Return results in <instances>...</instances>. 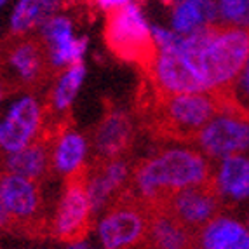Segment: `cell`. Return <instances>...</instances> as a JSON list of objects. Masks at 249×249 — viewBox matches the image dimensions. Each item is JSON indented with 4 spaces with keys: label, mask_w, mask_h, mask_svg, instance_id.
Returning a JSON list of instances; mask_svg holds the SVG:
<instances>
[{
    "label": "cell",
    "mask_w": 249,
    "mask_h": 249,
    "mask_svg": "<svg viewBox=\"0 0 249 249\" xmlns=\"http://www.w3.org/2000/svg\"><path fill=\"white\" fill-rule=\"evenodd\" d=\"M134 110L146 133L162 142L194 143L202 127L221 113L214 91L166 94L145 79L134 100Z\"/></svg>",
    "instance_id": "obj_1"
},
{
    "label": "cell",
    "mask_w": 249,
    "mask_h": 249,
    "mask_svg": "<svg viewBox=\"0 0 249 249\" xmlns=\"http://www.w3.org/2000/svg\"><path fill=\"white\" fill-rule=\"evenodd\" d=\"M176 47L209 91L229 89L235 84L249 59V26L206 25L178 35Z\"/></svg>",
    "instance_id": "obj_2"
},
{
    "label": "cell",
    "mask_w": 249,
    "mask_h": 249,
    "mask_svg": "<svg viewBox=\"0 0 249 249\" xmlns=\"http://www.w3.org/2000/svg\"><path fill=\"white\" fill-rule=\"evenodd\" d=\"M214 179L211 164L192 148H167L138 160L127 187L146 208H160L167 197L181 188Z\"/></svg>",
    "instance_id": "obj_3"
},
{
    "label": "cell",
    "mask_w": 249,
    "mask_h": 249,
    "mask_svg": "<svg viewBox=\"0 0 249 249\" xmlns=\"http://www.w3.org/2000/svg\"><path fill=\"white\" fill-rule=\"evenodd\" d=\"M105 42L119 59L136 65L145 79L154 75L159 46L142 9L136 4L131 2L124 7L108 11Z\"/></svg>",
    "instance_id": "obj_4"
},
{
    "label": "cell",
    "mask_w": 249,
    "mask_h": 249,
    "mask_svg": "<svg viewBox=\"0 0 249 249\" xmlns=\"http://www.w3.org/2000/svg\"><path fill=\"white\" fill-rule=\"evenodd\" d=\"M0 188L11 218V232L32 239L53 235V221L44 211L37 181L13 173H0Z\"/></svg>",
    "instance_id": "obj_5"
},
{
    "label": "cell",
    "mask_w": 249,
    "mask_h": 249,
    "mask_svg": "<svg viewBox=\"0 0 249 249\" xmlns=\"http://www.w3.org/2000/svg\"><path fill=\"white\" fill-rule=\"evenodd\" d=\"M148 209L125 185L108 206L100 223V239L105 249H138L146 244Z\"/></svg>",
    "instance_id": "obj_6"
},
{
    "label": "cell",
    "mask_w": 249,
    "mask_h": 249,
    "mask_svg": "<svg viewBox=\"0 0 249 249\" xmlns=\"http://www.w3.org/2000/svg\"><path fill=\"white\" fill-rule=\"evenodd\" d=\"M89 169L80 164L67 175L56 218L53 220V235L68 244L86 239L92 223V204L89 194Z\"/></svg>",
    "instance_id": "obj_7"
},
{
    "label": "cell",
    "mask_w": 249,
    "mask_h": 249,
    "mask_svg": "<svg viewBox=\"0 0 249 249\" xmlns=\"http://www.w3.org/2000/svg\"><path fill=\"white\" fill-rule=\"evenodd\" d=\"M220 190L216 185V178L197 187L181 188L167 197L162 209H166L173 218L187 227L190 232L199 233L204 225L216 218L220 209ZM152 209V208H148Z\"/></svg>",
    "instance_id": "obj_8"
},
{
    "label": "cell",
    "mask_w": 249,
    "mask_h": 249,
    "mask_svg": "<svg viewBox=\"0 0 249 249\" xmlns=\"http://www.w3.org/2000/svg\"><path fill=\"white\" fill-rule=\"evenodd\" d=\"M209 157H230L249 148V119L230 113L216 115L202 127L196 142Z\"/></svg>",
    "instance_id": "obj_9"
},
{
    "label": "cell",
    "mask_w": 249,
    "mask_h": 249,
    "mask_svg": "<svg viewBox=\"0 0 249 249\" xmlns=\"http://www.w3.org/2000/svg\"><path fill=\"white\" fill-rule=\"evenodd\" d=\"M103 119L96 125L92 133V154L94 160H108V159L125 157L131 154L134 142V127L131 117L117 108L113 103L107 101Z\"/></svg>",
    "instance_id": "obj_10"
},
{
    "label": "cell",
    "mask_w": 249,
    "mask_h": 249,
    "mask_svg": "<svg viewBox=\"0 0 249 249\" xmlns=\"http://www.w3.org/2000/svg\"><path fill=\"white\" fill-rule=\"evenodd\" d=\"M44 124V108L34 100L18 101L0 122V157L19 152L34 142Z\"/></svg>",
    "instance_id": "obj_11"
},
{
    "label": "cell",
    "mask_w": 249,
    "mask_h": 249,
    "mask_svg": "<svg viewBox=\"0 0 249 249\" xmlns=\"http://www.w3.org/2000/svg\"><path fill=\"white\" fill-rule=\"evenodd\" d=\"M7 61L18 71L21 86L35 89L51 79L49 47L37 37H16L7 46Z\"/></svg>",
    "instance_id": "obj_12"
},
{
    "label": "cell",
    "mask_w": 249,
    "mask_h": 249,
    "mask_svg": "<svg viewBox=\"0 0 249 249\" xmlns=\"http://www.w3.org/2000/svg\"><path fill=\"white\" fill-rule=\"evenodd\" d=\"M146 80H150L155 89L166 94H194L209 91L176 47L159 49L154 75Z\"/></svg>",
    "instance_id": "obj_13"
},
{
    "label": "cell",
    "mask_w": 249,
    "mask_h": 249,
    "mask_svg": "<svg viewBox=\"0 0 249 249\" xmlns=\"http://www.w3.org/2000/svg\"><path fill=\"white\" fill-rule=\"evenodd\" d=\"M129 155L108 160L92 162L89 173V194H91L92 216H96L105 206H110L113 197L127 185L133 166Z\"/></svg>",
    "instance_id": "obj_14"
},
{
    "label": "cell",
    "mask_w": 249,
    "mask_h": 249,
    "mask_svg": "<svg viewBox=\"0 0 249 249\" xmlns=\"http://www.w3.org/2000/svg\"><path fill=\"white\" fill-rule=\"evenodd\" d=\"M49 47V58L54 68L70 67L80 61L88 47V38H75L71 23L65 16H51L40 26Z\"/></svg>",
    "instance_id": "obj_15"
},
{
    "label": "cell",
    "mask_w": 249,
    "mask_h": 249,
    "mask_svg": "<svg viewBox=\"0 0 249 249\" xmlns=\"http://www.w3.org/2000/svg\"><path fill=\"white\" fill-rule=\"evenodd\" d=\"M146 244L150 249H197V233L183 227L166 209L152 208L148 209Z\"/></svg>",
    "instance_id": "obj_16"
},
{
    "label": "cell",
    "mask_w": 249,
    "mask_h": 249,
    "mask_svg": "<svg viewBox=\"0 0 249 249\" xmlns=\"http://www.w3.org/2000/svg\"><path fill=\"white\" fill-rule=\"evenodd\" d=\"M197 249H249V229L232 218H213L197 233Z\"/></svg>",
    "instance_id": "obj_17"
},
{
    "label": "cell",
    "mask_w": 249,
    "mask_h": 249,
    "mask_svg": "<svg viewBox=\"0 0 249 249\" xmlns=\"http://www.w3.org/2000/svg\"><path fill=\"white\" fill-rule=\"evenodd\" d=\"M216 185L221 196L233 200L249 197V159L242 155H230L221 162Z\"/></svg>",
    "instance_id": "obj_18"
},
{
    "label": "cell",
    "mask_w": 249,
    "mask_h": 249,
    "mask_svg": "<svg viewBox=\"0 0 249 249\" xmlns=\"http://www.w3.org/2000/svg\"><path fill=\"white\" fill-rule=\"evenodd\" d=\"M218 18V7L213 0H183L175 5L173 13V28L176 34L187 35L213 25Z\"/></svg>",
    "instance_id": "obj_19"
},
{
    "label": "cell",
    "mask_w": 249,
    "mask_h": 249,
    "mask_svg": "<svg viewBox=\"0 0 249 249\" xmlns=\"http://www.w3.org/2000/svg\"><path fill=\"white\" fill-rule=\"evenodd\" d=\"M61 0H19L13 13L11 30L14 35H23L35 26H42L54 16Z\"/></svg>",
    "instance_id": "obj_20"
},
{
    "label": "cell",
    "mask_w": 249,
    "mask_h": 249,
    "mask_svg": "<svg viewBox=\"0 0 249 249\" xmlns=\"http://www.w3.org/2000/svg\"><path fill=\"white\" fill-rule=\"evenodd\" d=\"M86 155V140L80 134L70 127L67 133L59 138L56 150H54V167L59 173H71L73 169L82 164V159Z\"/></svg>",
    "instance_id": "obj_21"
},
{
    "label": "cell",
    "mask_w": 249,
    "mask_h": 249,
    "mask_svg": "<svg viewBox=\"0 0 249 249\" xmlns=\"http://www.w3.org/2000/svg\"><path fill=\"white\" fill-rule=\"evenodd\" d=\"M84 75H86V68H84L82 59L71 63L68 67V71L63 75V79L59 80L58 88L53 94V107L56 110H65L70 107L75 92L79 91L80 84H82Z\"/></svg>",
    "instance_id": "obj_22"
},
{
    "label": "cell",
    "mask_w": 249,
    "mask_h": 249,
    "mask_svg": "<svg viewBox=\"0 0 249 249\" xmlns=\"http://www.w3.org/2000/svg\"><path fill=\"white\" fill-rule=\"evenodd\" d=\"M218 16L232 26H249V0H218Z\"/></svg>",
    "instance_id": "obj_23"
},
{
    "label": "cell",
    "mask_w": 249,
    "mask_h": 249,
    "mask_svg": "<svg viewBox=\"0 0 249 249\" xmlns=\"http://www.w3.org/2000/svg\"><path fill=\"white\" fill-rule=\"evenodd\" d=\"M237 79H239V84H237V86L233 84L232 89H233V94H235L237 101L244 107V101L249 103V59L246 61L244 68H242L241 75H239Z\"/></svg>",
    "instance_id": "obj_24"
},
{
    "label": "cell",
    "mask_w": 249,
    "mask_h": 249,
    "mask_svg": "<svg viewBox=\"0 0 249 249\" xmlns=\"http://www.w3.org/2000/svg\"><path fill=\"white\" fill-rule=\"evenodd\" d=\"M0 230H9L11 232V218H9L4 197H2V188H0Z\"/></svg>",
    "instance_id": "obj_25"
},
{
    "label": "cell",
    "mask_w": 249,
    "mask_h": 249,
    "mask_svg": "<svg viewBox=\"0 0 249 249\" xmlns=\"http://www.w3.org/2000/svg\"><path fill=\"white\" fill-rule=\"evenodd\" d=\"M94 2L101 9H105V11H113V9L124 7V5L131 4L133 0H94Z\"/></svg>",
    "instance_id": "obj_26"
},
{
    "label": "cell",
    "mask_w": 249,
    "mask_h": 249,
    "mask_svg": "<svg viewBox=\"0 0 249 249\" xmlns=\"http://www.w3.org/2000/svg\"><path fill=\"white\" fill-rule=\"evenodd\" d=\"M68 249H91L89 246H86V244H82V242H77V244H73L71 248H68Z\"/></svg>",
    "instance_id": "obj_27"
},
{
    "label": "cell",
    "mask_w": 249,
    "mask_h": 249,
    "mask_svg": "<svg viewBox=\"0 0 249 249\" xmlns=\"http://www.w3.org/2000/svg\"><path fill=\"white\" fill-rule=\"evenodd\" d=\"M4 89H5V84H4V80H2V77H0V98L4 94Z\"/></svg>",
    "instance_id": "obj_28"
},
{
    "label": "cell",
    "mask_w": 249,
    "mask_h": 249,
    "mask_svg": "<svg viewBox=\"0 0 249 249\" xmlns=\"http://www.w3.org/2000/svg\"><path fill=\"white\" fill-rule=\"evenodd\" d=\"M167 4H173V5H176V4H179V2H183V0H166Z\"/></svg>",
    "instance_id": "obj_29"
},
{
    "label": "cell",
    "mask_w": 249,
    "mask_h": 249,
    "mask_svg": "<svg viewBox=\"0 0 249 249\" xmlns=\"http://www.w3.org/2000/svg\"><path fill=\"white\" fill-rule=\"evenodd\" d=\"M4 2H5V0H0V5H2V4H4Z\"/></svg>",
    "instance_id": "obj_30"
}]
</instances>
